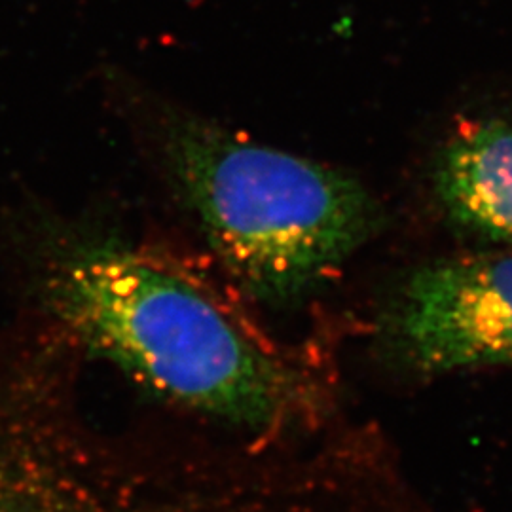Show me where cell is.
Returning <instances> with one entry per match:
<instances>
[{"label":"cell","instance_id":"cell-4","mask_svg":"<svg viewBox=\"0 0 512 512\" xmlns=\"http://www.w3.org/2000/svg\"><path fill=\"white\" fill-rule=\"evenodd\" d=\"M40 385L0 404V512H112L101 446Z\"/></svg>","mask_w":512,"mask_h":512},{"label":"cell","instance_id":"cell-3","mask_svg":"<svg viewBox=\"0 0 512 512\" xmlns=\"http://www.w3.org/2000/svg\"><path fill=\"white\" fill-rule=\"evenodd\" d=\"M385 332L404 365L427 376L512 365V255L416 270L389 304Z\"/></svg>","mask_w":512,"mask_h":512},{"label":"cell","instance_id":"cell-5","mask_svg":"<svg viewBox=\"0 0 512 512\" xmlns=\"http://www.w3.org/2000/svg\"><path fill=\"white\" fill-rule=\"evenodd\" d=\"M435 192L458 226L512 243V124L484 120L450 137L435 165Z\"/></svg>","mask_w":512,"mask_h":512},{"label":"cell","instance_id":"cell-2","mask_svg":"<svg viewBox=\"0 0 512 512\" xmlns=\"http://www.w3.org/2000/svg\"><path fill=\"white\" fill-rule=\"evenodd\" d=\"M160 165L234 281L260 302L317 291L378 230L363 184L169 105L150 110Z\"/></svg>","mask_w":512,"mask_h":512},{"label":"cell","instance_id":"cell-1","mask_svg":"<svg viewBox=\"0 0 512 512\" xmlns=\"http://www.w3.org/2000/svg\"><path fill=\"white\" fill-rule=\"evenodd\" d=\"M33 277L61 338L188 414L268 444L311 435L334 412L319 349L277 340L215 281L152 245L57 226Z\"/></svg>","mask_w":512,"mask_h":512}]
</instances>
